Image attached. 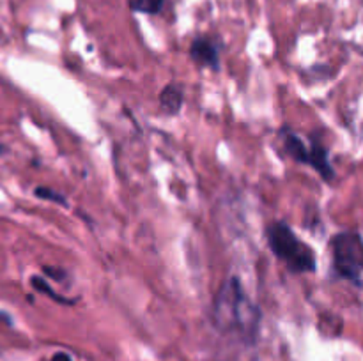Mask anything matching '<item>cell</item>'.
Wrapping results in <instances>:
<instances>
[{
  "mask_svg": "<svg viewBox=\"0 0 363 361\" xmlns=\"http://www.w3.org/2000/svg\"><path fill=\"white\" fill-rule=\"evenodd\" d=\"M213 324L222 333H236L245 342H255L261 326V310L248 297L238 278L223 282L213 301Z\"/></svg>",
  "mask_w": 363,
  "mask_h": 361,
  "instance_id": "6da1fadb",
  "label": "cell"
},
{
  "mask_svg": "<svg viewBox=\"0 0 363 361\" xmlns=\"http://www.w3.org/2000/svg\"><path fill=\"white\" fill-rule=\"evenodd\" d=\"M268 244L275 257L286 264L293 273H314L318 260L311 246L303 243L289 225L284 222H273L266 229Z\"/></svg>",
  "mask_w": 363,
  "mask_h": 361,
  "instance_id": "7a4b0ae2",
  "label": "cell"
},
{
  "mask_svg": "<svg viewBox=\"0 0 363 361\" xmlns=\"http://www.w3.org/2000/svg\"><path fill=\"white\" fill-rule=\"evenodd\" d=\"M335 271L354 285L363 287V239L357 232H340L332 239Z\"/></svg>",
  "mask_w": 363,
  "mask_h": 361,
  "instance_id": "3957f363",
  "label": "cell"
},
{
  "mask_svg": "<svg viewBox=\"0 0 363 361\" xmlns=\"http://www.w3.org/2000/svg\"><path fill=\"white\" fill-rule=\"evenodd\" d=\"M190 57L197 66L218 71L220 57L215 41L209 38H195L190 46Z\"/></svg>",
  "mask_w": 363,
  "mask_h": 361,
  "instance_id": "277c9868",
  "label": "cell"
},
{
  "mask_svg": "<svg viewBox=\"0 0 363 361\" xmlns=\"http://www.w3.org/2000/svg\"><path fill=\"white\" fill-rule=\"evenodd\" d=\"M307 165H311L312 168H314L325 180L335 179V170H333L332 163H330V158H328V149H326L318 138H312L311 144H308Z\"/></svg>",
  "mask_w": 363,
  "mask_h": 361,
  "instance_id": "5b68a950",
  "label": "cell"
},
{
  "mask_svg": "<svg viewBox=\"0 0 363 361\" xmlns=\"http://www.w3.org/2000/svg\"><path fill=\"white\" fill-rule=\"evenodd\" d=\"M280 137H282L284 151L298 163H305L307 165L308 161V144L301 137H298L294 131H291L289 127H284L280 131Z\"/></svg>",
  "mask_w": 363,
  "mask_h": 361,
  "instance_id": "8992f818",
  "label": "cell"
},
{
  "mask_svg": "<svg viewBox=\"0 0 363 361\" xmlns=\"http://www.w3.org/2000/svg\"><path fill=\"white\" fill-rule=\"evenodd\" d=\"M183 88H181L179 84H169L163 87V91L160 92V105L165 112L179 113L181 106H183Z\"/></svg>",
  "mask_w": 363,
  "mask_h": 361,
  "instance_id": "52a82bcc",
  "label": "cell"
},
{
  "mask_svg": "<svg viewBox=\"0 0 363 361\" xmlns=\"http://www.w3.org/2000/svg\"><path fill=\"white\" fill-rule=\"evenodd\" d=\"M165 2L167 0H128L131 11H135V13H144V14L162 13Z\"/></svg>",
  "mask_w": 363,
  "mask_h": 361,
  "instance_id": "ba28073f",
  "label": "cell"
},
{
  "mask_svg": "<svg viewBox=\"0 0 363 361\" xmlns=\"http://www.w3.org/2000/svg\"><path fill=\"white\" fill-rule=\"evenodd\" d=\"M30 285L34 287L35 290H39V292L46 294V296H48L50 299L57 301V303H60V304H73L74 303V301L66 299V297L59 296V294H57L55 290H53L52 287H50L48 283H46V280L41 278V276H32V278H30Z\"/></svg>",
  "mask_w": 363,
  "mask_h": 361,
  "instance_id": "9c48e42d",
  "label": "cell"
},
{
  "mask_svg": "<svg viewBox=\"0 0 363 361\" xmlns=\"http://www.w3.org/2000/svg\"><path fill=\"white\" fill-rule=\"evenodd\" d=\"M34 195L38 198H43V200H50V202H55V204H60V205H67L66 197H64L62 193H59V191L52 190V188L38 186L34 190Z\"/></svg>",
  "mask_w": 363,
  "mask_h": 361,
  "instance_id": "30bf717a",
  "label": "cell"
},
{
  "mask_svg": "<svg viewBox=\"0 0 363 361\" xmlns=\"http://www.w3.org/2000/svg\"><path fill=\"white\" fill-rule=\"evenodd\" d=\"M43 271H45V275L55 278L57 282H62V280L66 278V273H64L62 269H53V268H48V265H45V269H43Z\"/></svg>",
  "mask_w": 363,
  "mask_h": 361,
  "instance_id": "8fae6325",
  "label": "cell"
},
{
  "mask_svg": "<svg viewBox=\"0 0 363 361\" xmlns=\"http://www.w3.org/2000/svg\"><path fill=\"white\" fill-rule=\"evenodd\" d=\"M52 361H73V360H71L69 354H66V353H57V354H53Z\"/></svg>",
  "mask_w": 363,
  "mask_h": 361,
  "instance_id": "7c38bea8",
  "label": "cell"
},
{
  "mask_svg": "<svg viewBox=\"0 0 363 361\" xmlns=\"http://www.w3.org/2000/svg\"><path fill=\"white\" fill-rule=\"evenodd\" d=\"M0 321H4V322H6V324H13V322H11L9 315L4 314V311H0Z\"/></svg>",
  "mask_w": 363,
  "mask_h": 361,
  "instance_id": "4fadbf2b",
  "label": "cell"
},
{
  "mask_svg": "<svg viewBox=\"0 0 363 361\" xmlns=\"http://www.w3.org/2000/svg\"><path fill=\"white\" fill-rule=\"evenodd\" d=\"M2 152H4V147H2V145H0V156H2Z\"/></svg>",
  "mask_w": 363,
  "mask_h": 361,
  "instance_id": "5bb4252c",
  "label": "cell"
}]
</instances>
